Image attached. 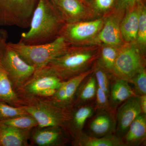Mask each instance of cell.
<instances>
[{"mask_svg":"<svg viewBox=\"0 0 146 146\" xmlns=\"http://www.w3.org/2000/svg\"><path fill=\"white\" fill-rule=\"evenodd\" d=\"M65 22L50 0H39L32 17L29 29L21 35L19 42L27 45L46 44L59 36Z\"/></svg>","mask_w":146,"mask_h":146,"instance_id":"1","label":"cell"},{"mask_svg":"<svg viewBox=\"0 0 146 146\" xmlns=\"http://www.w3.org/2000/svg\"><path fill=\"white\" fill-rule=\"evenodd\" d=\"M119 48L104 45L100 51L99 66L108 73L112 72Z\"/></svg>","mask_w":146,"mask_h":146,"instance_id":"24","label":"cell"},{"mask_svg":"<svg viewBox=\"0 0 146 146\" xmlns=\"http://www.w3.org/2000/svg\"><path fill=\"white\" fill-rule=\"evenodd\" d=\"M94 70L95 68H92L89 70L64 81L65 91V107L70 109L72 108L75 96L80 85L85 78L94 72Z\"/></svg>","mask_w":146,"mask_h":146,"instance_id":"23","label":"cell"},{"mask_svg":"<svg viewBox=\"0 0 146 146\" xmlns=\"http://www.w3.org/2000/svg\"><path fill=\"white\" fill-rule=\"evenodd\" d=\"M140 1L141 0H119L117 7L120 10L131 8Z\"/></svg>","mask_w":146,"mask_h":146,"instance_id":"32","label":"cell"},{"mask_svg":"<svg viewBox=\"0 0 146 146\" xmlns=\"http://www.w3.org/2000/svg\"><path fill=\"white\" fill-rule=\"evenodd\" d=\"M141 113L140 96H133L123 102L117 112L116 135L122 138L127 132L131 124Z\"/></svg>","mask_w":146,"mask_h":146,"instance_id":"11","label":"cell"},{"mask_svg":"<svg viewBox=\"0 0 146 146\" xmlns=\"http://www.w3.org/2000/svg\"><path fill=\"white\" fill-rule=\"evenodd\" d=\"M39 0H0V26L29 27Z\"/></svg>","mask_w":146,"mask_h":146,"instance_id":"7","label":"cell"},{"mask_svg":"<svg viewBox=\"0 0 146 146\" xmlns=\"http://www.w3.org/2000/svg\"><path fill=\"white\" fill-rule=\"evenodd\" d=\"M102 18L90 21L65 23L59 36L65 39L69 44L77 46L93 39L97 36L104 23Z\"/></svg>","mask_w":146,"mask_h":146,"instance_id":"9","label":"cell"},{"mask_svg":"<svg viewBox=\"0 0 146 146\" xmlns=\"http://www.w3.org/2000/svg\"><path fill=\"white\" fill-rule=\"evenodd\" d=\"M129 83L134 86V91L138 96L146 95V72L145 68L138 71L130 80Z\"/></svg>","mask_w":146,"mask_h":146,"instance_id":"28","label":"cell"},{"mask_svg":"<svg viewBox=\"0 0 146 146\" xmlns=\"http://www.w3.org/2000/svg\"><path fill=\"white\" fill-rule=\"evenodd\" d=\"M0 123L22 130H31L38 126L36 120L29 114H24L0 121Z\"/></svg>","mask_w":146,"mask_h":146,"instance_id":"25","label":"cell"},{"mask_svg":"<svg viewBox=\"0 0 146 146\" xmlns=\"http://www.w3.org/2000/svg\"><path fill=\"white\" fill-rule=\"evenodd\" d=\"M72 138L67 129L61 126L33 128L30 131V146H64Z\"/></svg>","mask_w":146,"mask_h":146,"instance_id":"10","label":"cell"},{"mask_svg":"<svg viewBox=\"0 0 146 146\" xmlns=\"http://www.w3.org/2000/svg\"><path fill=\"white\" fill-rule=\"evenodd\" d=\"M139 8L131 9L126 14L120 24L123 39L127 43L136 42L138 32Z\"/></svg>","mask_w":146,"mask_h":146,"instance_id":"21","label":"cell"},{"mask_svg":"<svg viewBox=\"0 0 146 146\" xmlns=\"http://www.w3.org/2000/svg\"><path fill=\"white\" fill-rule=\"evenodd\" d=\"M56 6L66 23L80 21L87 13L79 0H58Z\"/></svg>","mask_w":146,"mask_h":146,"instance_id":"17","label":"cell"},{"mask_svg":"<svg viewBox=\"0 0 146 146\" xmlns=\"http://www.w3.org/2000/svg\"><path fill=\"white\" fill-rule=\"evenodd\" d=\"M121 21L119 15L113 14L108 17L96 36L98 42L117 48L123 46V39L121 34Z\"/></svg>","mask_w":146,"mask_h":146,"instance_id":"12","label":"cell"},{"mask_svg":"<svg viewBox=\"0 0 146 146\" xmlns=\"http://www.w3.org/2000/svg\"><path fill=\"white\" fill-rule=\"evenodd\" d=\"M140 104L142 113L146 114V95L140 96Z\"/></svg>","mask_w":146,"mask_h":146,"instance_id":"33","label":"cell"},{"mask_svg":"<svg viewBox=\"0 0 146 146\" xmlns=\"http://www.w3.org/2000/svg\"><path fill=\"white\" fill-rule=\"evenodd\" d=\"M55 5H56V3H57L58 0H50Z\"/></svg>","mask_w":146,"mask_h":146,"instance_id":"34","label":"cell"},{"mask_svg":"<svg viewBox=\"0 0 146 146\" xmlns=\"http://www.w3.org/2000/svg\"><path fill=\"white\" fill-rule=\"evenodd\" d=\"M138 32L136 44L144 54L146 46V9L144 5H139Z\"/></svg>","mask_w":146,"mask_h":146,"instance_id":"26","label":"cell"},{"mask_svg":"<svg viewBox=\"0 0 146 146\" xmlns=\"http://www.w3.org/2000/svg\"><path fill=\"white\" fill-rule=\"evenodd\" d=\"M115 0H92L91 5L94 11L98 13L106 12L111 9Z\"/></svg>","mask_w":146,"mask_h":146,"instance_id":"31","label":"cell"},{"mask_svg":"<svg viewBox=\"0 0 146 146\" xmlns=\"http://www.w3.org/2000/svg\"><path fill=\"white\" fill-rule=\"evenodd\" d=\"M109 110H99L89 126L90 136L95 137L113 134L116 131V120Z\"/></svg>","mask_w":146,"mask_h":146,"instance_id":"13","label":"cell"},{"mask_svg":"<svg viewBox=\"0 0 146 146\" xmlns=\"http://www.w3.org/2000/svg\"><path fill=\"white\" fill-rule=\"evenodd\" d=\"M8 44L35 70L47 66L70 45L61 36L46 44L27 45L19 42Z\"/></svg>","mask_w":146,"mask_h":146,"instance_id":"3","label":"cell"},{"mask_svg":"<svg viewBox=\"0 0 146 146\" xmlns=\"http://www.w3.org/2000/svg\"><path fill=\"white\" fill-rule=\"evenodd\" d=\"M94 108L90 106H80L73 108L72 117L66 126L72 139L82 133L86 121L93 116Z\"/></svg>","mask_w":146,"mask_h":146,"instance_id":"14","label":"cell"},{"mask_svg":"<svg viewBox=\"0 0 146 146\" xmlns=\"http://www.w3.org/2000/svg\"><path fill=\"white\" fill-rule=\"evenodd\" d=\"M100 51L96 46L70 45L47 66L62 81H65L92 68L99 57Z\"/></svg>","mask_w":146,"mask_h":146,"instance_id":"2","label":"cell"},{"mask_svg":"<svg viewBox=\"0 0 146 146\" xmlns=\"http://www.w3.org/2000/svg\"><path fill=\"white\" fill-rule=\"evenodd\" d=\"M31 130H22L0 123V146H30Z\"/></svg>","mask_w":146,"mask_h":146,"instance_id":"15","label":"cell"},{"mask_svg":"<svg viewBox=\"0 0 146 146\" xmlns=\"http://www.w3.org/2000/svg\"><path fill=\"white\" fill-rule=\"evenodd\" d=\"M62 82L50 68L46 66L36 70L31 78L16 92L23 101L34 99H49Z\"/></svg>","mask_w":146,"mask_h":146,"instance_id":"6","label":"cell"},{"mask_svg":"<svg viewBox=\"0 0 146 146\" xmlns=\"http://www.w3.org/2000/svg\"><path fill=\"white\" fill-rule=\"evenodd\" d=\"M8 38L7 32L0 29V63L16 91L31 78L36 70L8 44Z\"/></svg>","mask_w":146,"mask_h":146,"instance_id":"5","label":"cell"},{"mask_svg":"<svg viewBox=\"0 0 146 146\" xmlns=\"http://www.w3.org/2000/svg\"><path fill=\"white\" fill-rule=\"evenodd\" d=\"M27 114L28 113L22 107H16L0 101V121Z\"/></svg>","mask_w":146,"mask_h":146,"instance_id":"27","label":"cell"},{"mask_svg":"<svg viewBox=\"0 0 146 146\" xmlns=\"http://www.w3.org/2000/svg\"><path fill=\"white\" fill-rule=\"evenodd\" d=\"M146 138V114L138 115L131 124L122 139L126 146L140 145Z\"/></svg>","mask_w":146,"mask_h":146,"instance_id":"16","label":"cell"},{"mask_svg":"<svg viewBox=\"0 0 146 146\" xmlns=\"http://www.w3.org/2000/svg\"><path fill=\"white\" fill-rule=\"evenodd\" d=\"M0 101L16 107H23V101L16 93L7 73L0 63Z\"/></svg>","mask_w":146,"mask_h":146,"instance_id":"20","label":"cell"},{"mask_svg":"<svg viewBox=\"0 0 146 146\" xmlns=\"http://www.w3.org/2000/svg\"><path fill=\"white\" fill-rule=\"evenodd\" d=\"M71 144L75 146H126L122 138L117 135L95 137L83 132L73 138Z\"/></svg>","mask_w":146,"mask_h":146,"instance_id":"19","label":"cell"},{"mask_svg":"<svg viewBox=\"0 0 146 146\" xmlns=\"http://www.w3.org/2000/svg\"><path fill=\"white\" fill-rule=\"evenodd\" d=\"M115 80L110 86L109 96L110 108L111 110L117 109L120 104L131 97L137 96L129 86L128 82L121 79Z\"/></svg>","mask_w":146,"mask_h":146,"instance_id":"18","label":"cell"},{"mask_svg":"<svg viewBox=\"0 0 146 146\" xmlns=\"http://www.w3.org/2000/svg\"><path fill=\"white\" fill-rule=\"evenodd\" d=\"M22 107L36 120L38 127L66 126L72 117V110L49 99H34L23 101Z\"/></svg>","mask_w":146,"mask_h":146,"instance_id":"4","label":"cell"},{"mask_svg":"<svg viewBox=\"0 0 146 146\" xmlns=\"http://www.w3.org/2000/svg\"><path fill=\"white\" fill-rule=\"evenodd\" d=\"M94 73L97 86L105 92L109 97L110 86L108 72L99 66L95 68Z\"/></svg>","mask_w":146,"mask_h":146,"instance_id":"29","label":"cell"},{"mask_svg":"<svg viewBox=\"0 0 146 146\" xmlns=\"http://www.w3.org/2000/svg\"><path fill=\"white\" fill-rule=\"evenodd\" d=\"M95 98H96V107L98 110H111L110 108L109 97L98 86Z\"/></svg>","mask_w":146,"mask_h":146,"instance_id":"30","label":"cell"},{"mask_svg":"<svg viewBox=\"0 0 146 146\" xmlns=\"http://www.w3.org/2000/svg\"><path fill=\"white\" fill-rule=\"evenodd\" d=\"M97 83L94 72L85 79L76 93L72 108L80 106L83 103L90 101L96 97Z\"/></svg>","mask_w":146,"mask_h":146,"instance_id":"22","label":"cell"},{"mask_svg":"<svg viewBox=\"0 0 146 146\" xmlns=\"http://www.w3.org/2000/svg\"><path fill=\"white\" fill-rule=\"evenodd\" d=\"M119 48L111 74L114 79H121L129 82L131 78L145 68L144 54L136 43H128Z\"/></svg>","mask_w":146,"mask_h":146,"instance_id":"8","label":"cell"}]
</instances>
